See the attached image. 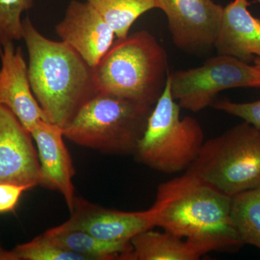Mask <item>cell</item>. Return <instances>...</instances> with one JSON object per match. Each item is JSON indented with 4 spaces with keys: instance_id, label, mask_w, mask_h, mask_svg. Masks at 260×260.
I'll return each mask as SVG.
<instances>
[{
    "instance_id": "1",
    "label": "cell",
    "mask_w": 260,
    "mask_h": 260,
    "mask_svg": "<svg viewBox=\"0 0 260 260\" xmlns=\"http://www.w3.org/2000/svg\"><path fill=\"white\" fill-rule=\"evenodd\" d=\"M232 197L191 173L162 182L150 208L155 226L189 239L207 253L244 246L231 215Z\"/></svg>"
},
{
    "instance_id": "2",
    "label": "cell",
    "mask_w": 260,
    "mask_h": 260,
    "mask_svg": "<svg viewBox=\"0 0 260 260\" xmlns=\"http://www.w3.org/2000/svg\"><path fill=\"white\" fill-rule=\"evenodd\" d=\"M22 39L32 93L47 121L64 129L98 93L93 68L68 44L44 37L28 17L23 19Z\"/></svg>"
},
{
    "instance_id": "3",
    "label": "cell",
    "mask_w": 260,
    "mask_h": 260,
    "mask_svg": "<svg viewBox=\"0 0 260 260\" xmlns=\"http://www.w3.org/2000/svg\"><path fill=\"white\" fill-rule=\"evenodd\" d=\"M169 75L165 49L147 30L116 39L93 69L98 93L154 107L165 90Z\"/></svg>"
},
{
    "instance_id": "4",
    "label": "cell",
    "mask_w": 260,
    "mask_h": 260,
    "mask_svg": "<svg viewBox=\"0 0 260 260\" xmlns=\"http://www.w3.org/2000/svg\"><path fill=\"white\" fill-rule=\"evenodd\" d=\"M153 108L99 92L63 129L64 138L106 153L134 154Z\"/></svg>"
},
{
    "instance_id": "5",
    "label": "cell",
    "mask_w": 260,
    "mask_h": 260,
    "mask_svg": "<svg viewBox=\"0 0 260 260\" xmlns=\"http://www.w3.org/2000/svg\"><path fill=\"white\" fill-rule=\"evenodd\" d=\"M179 104L173 99L170 79L154 106L135 155L145 166L167 174L186 171L205 143L199 121L191 116H180Z\"/></svg>"
},
{
    "instance_id": "6",
    "label": "cell",
    "mask_w": 260,
    "mask_h": 260,
    "mask_svg": "<svg viewBox=\"0 0 260 260\" xmlns=\"http://www.w3.org/2000/svg\"><path fill=\"white\" fill-rule=\"evenodd\" d=\"M186 172L229 197L260 186V129L243 121L205 141Z\"/></svg>"
},
{
    "instance_id": "7",
    "label": "cell",
    "mask_w": 260,
    "mask_h": 260,
    "mask_svg": "<svg viewBox=\"0 0 260 260\" xmlns=\"http://www.w3.org/2000/svg\"><path fill=\"white\" fill-rule=\"evenodd\" d=\"M169 79L173 99L179 107L197 113L212 107L223 90L260 88V68L218 54L198 68L171 73Z\"/></svg>"
},
{
    "instance_id": "8",
    "label": "cell",
    "mask_w": 260,
    "mask_h": 260,
    "mask_svg": "<svg viewBox=\"0 0 260 260\" xmlns=\"http://www.w3.org/2000/svg\"><path fill=\"white\" fill-rule=\"evenodd\" d=\"M167 15L173 42L189 54L215 48L224 8L213 0H155Z\"/></svg>"
},
{
    "instance_id": "9",
    "label": "cell",
    "mask_w": 260,
    "mask_h": 260,
    "mask_svg": "<svg viewBox=\"0 0 260 260\" xmlns=\"http://www.w3.org/2000/svg\"><path fill=\"white\" fill-rule=\"evenodd\" d=\"M70 218L60 226L88 233L103 242L126 245L140 233L155 228L151 210L107 209L76 197Z\"/></svg>"
},
{
    "instance_id": "10",
    "label": "cell",
    "mask_w": 260,
    "mask_h": 260,
    "mask_svg": "<svg viewBox=\"0 0 260 260\" xmlns=\"http://www.w3.org/2000/svg\"><path fill=\"white\" fill-rule=\"evenodd\" d=\"M28 130L9 109L0 106V183L23 186L40 185V164Z\"/></svg>"
},
{
    "instance_id": "11",
    "label": "cell",
    "mask_w": 260,
    "mask_h": 260,
    "mask_svg": "<svg viewBox=\"0 0 260 260\" xmlns=\"http://www.w3.org/2000/svg\"><path fill=\"white\" fill-rule=\"evenodd\" d=\"M56 34L95 68L112 47L115 34L107 22L87 2L72 0L64 18L56 25Z\"/></svg>"
},
{
    "instance_id": "12",
    "label": "cell",
    "mask_w": 260,
    "mask_h": 260,
    "mask_svg": "<svg viewBox=\"0 0 260 260\" xmlns=\"http://www.w3.org/2000/svg\"><path fill=\"white\" fill-rule=\"evenodd\" d=\"M0 106L9 109L29 132L39 121H47L32 93L28 64L14 43L0 46Z\"/></svg>"
},
{
    "instance_id": "13",
    "label": "cell",
    "mask_w": 260,
    "mask_h": 260,
    "mask_svg": "<svg viewBox=\"0 0 260 260\" xmlns=\"http://www.w3.org/2000/svg\"><path fill=\"white\" fill-rule=\"evenodd\" d=\"M30 134L37 146L40 164V185L59 191L71 213L76 198L73 184L75 170L64 142L63 128L42 120L34 126Z\"/></svg>"
},
{
    "instance_id": "14",
    "label": "cell",
    "mask_w": 260,
    "mask_h": 260,
    "mask_svg": "<svg viewBox=\"0 0 260 260\" xmlns=\"http://www.w3.org/2000/svg\"><path fill=\"white\" fill-rule=\"evenodd\" d=\"M249 5L248 0H234L224 8L215 44L218 54L246 63L260 57V19L251 14Z\"/></svg>"
},
{
    "instance_id": "15",
    "label": "cell",
    "mask_w": 260,
    "mask_h": 260,
    "mask_svg": "<svg viewBox=\"0 0 260 260\" xmlns=\"http://www.w3.org/2000/svg\"><path fill=\"white\" fill-rule=\"evenodd\" d=\"M131 244L133 260H198L208 254L189 239L153 229L135 236Z\"/></svg>"
},
{
    "instance_id": "16",
    "label": "cell",
    "mask_w": 260,
    "mask_h": 260,
    "mask_svg": "<svg viewBox=\"0 0 260 260\" xmlns=\"http://www.w3.org/2000/svg\"><path fill=\"white\" fill-rule=\"evenodd\" d=\"M65 249L88 260H133L132 244L121 245L99 240L82 231L58 226L44 233Z\"/></svg>"
},
{
    "instance_id": "17",
    "label": "cell",
    "mask_w": 260,
    "mask_h": 260,
    "mask_svg": "<svg viewBox=\"0 0 260 260\" xmlns=\"http://www.w3.org/2000/svg\"><path fill=\"white\" fill-rule=\"evenodd\" d=\"M107 22L117 39L129 35L130 28L141 15L155 8V0H84Z\"/></svg>"
},
{
    "instance_id": "18",
    "label": "cell",
    "mask_w": 260,
    "mask_h": 260,
    "mask_svg": "<svg viewBox=\"0 0 260 260\" xmlns=\"http://www.w3.org/2000/svg\"><path fill=\"white\" fill-rule=\"evenodd\" d=\"M231 215L244 245L260 250V186L232 197Z\"/></svg>"
},
{
    "instance_id": "19",
    "label": "cell",
    "mask_w": 260,
    "mask_h": 260,
    "mask_svg": "<svg viewBox=\"0 0 260 260\" xmlns=\"http://www.w3.org/2000/svg\"><path fill=\"white\" fill-rule=\"evenodd\" d=\"M12 251L17 260H88L65 249L44 233L30 242L18 244Z\"/></svg>"
},
{
    "instance_id": "20",
    "label": "cell",
    "mask_w": 260,
    "mask_h": 260,
    "mask_svg": "<svg viewBox=\"0 0 260 260\" xmlns=\"http://www.w3.org/2000/svg\"><path fill=\"white\" fill-rule=\"evenodd\" d=\"M34 3L35 0H0V46L22 39V15Z\"/></svg>"
},
{
    "instance_id": "21",
    "label": "cell",
    "mask_w": 260,
    "mask_h": 260,
    "mask_svg": "<svg viewBox=\"0 0 260 260\" xmlns=\"http://www.w3.org/2000/svg\"><path fill=\"white\" fill-rule=\"evenodd\" d=\"M212 107L220 112L241 118L260 129V100L249 103H236L223 99L215 101Z\"/></svg>"
},
{
    "instance_id": "22",
    "label": "cell",
    "mask_w": 260,
    "mask_h": 260,
    "mask_svg": "<svg viewBox=\"0 0 260 260\" xmlns=\"http://www.w3.org/2000/svg\"><path fill=\"white\" fill-rule=\"evenodd\" d=\"M25 191L27 189L23 186L0 183V213L14 211Z\"/></svg>"
},
{
    "instance_id": "23",
    "label": "cell",
    "mask_w": 260,
    "mask_h": 260,
    "mask_svg": "<svg viewBox=\"0 0 260 260\" xmlns=\"http://www.w3.org/2000/svg\"><path fill=\"white\" fill-rule=\"evenodd\" d=\"M0 260H17L13 251L8 250L0 242Z\"/></svg>"
},
{
    "instance_id": "24",
    "label": "cell",
    "mask_w": 260,
    "mask_h": 260,
    "mask_svg": "<svg viewBox=\"0 0 260 260\" xmlns=\"http://www.w3.org/2000/svg\"><path fill=\"white\" fill-rule=\"evenodd\" d=\"M254 64L255 65H257L258 67H259L260 68V57H255V59H254Z\"/></svg>"
}]
</instances>
